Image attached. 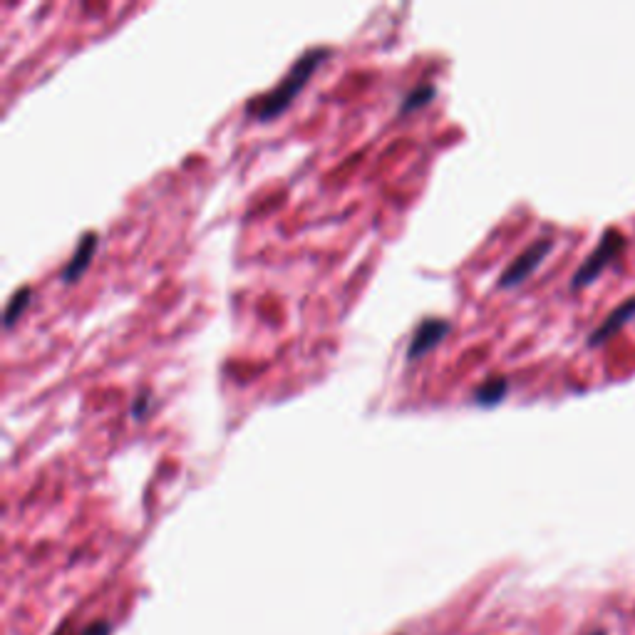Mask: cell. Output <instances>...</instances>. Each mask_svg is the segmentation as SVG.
<instances>
[{
  "instance_id": "cell-4",
  "label": "cell",
  "mask_w": 635,
  "mask_h": 635,
  "mask_svg": "<svg viewBox=\"0 0 635 635\" xmlns=\"http://www.w3.org/2000/svg\"><path fill=\"white\" fill-rule=\"evenodd\" d=\"M449 330H452V323L445 318L422 320L412 333L410 345H407V363H415V360H422L427 353H432L447 338Z\"/></svg>"
},
{
  "instance_id": "cell-2",
  "label": "cell",
  "mask_w": 635,
  "mask_h": 635,
  "mask_svg": "<svg viewBox=\"0 0 635 635\" xmlns=\"http://www.w3.org/2000/svg\"><path fill=\"white\" fill-rule=\"evenodd\" d=\"M626 246V239L621 236V231L616 229H608L606 234L601 236V241H598L596 249L588 254L586 261L578 266V271L573 273V281L571 286L573 288H581V286H588L591 281H596L598 273L606 268V263H611L613 258H616L618 254H621V249Z\"/></svg>"
},
{
  "instance_id": "cell-8",
  "label": "cell",
  "mask_w": 635,
  "mask_h": 635,
  "mask_svg": "<svg viewBox=\"0 0 635 635\" xmlns=\"http://www.w3.org/2000/svg\"><path fill=\"white\" fill-rule=\"evenodd\" d=\"M30 301H33V288L30 286H20L18 291L13 293V296L8 298V303H5V313H3V325L5 328H13L15 323H18L20 318L25 316V311H28Z\"/></svg>"
},
{
  "instance_id": "cell-7",
  "label": "cell",
  "mask_w": 635,
  "mask_h": 635,
  "mask_svg": "<svg viewBox=\"0 0 635 635\" xmlns=\"http://www.w3.org/2000/svg\"><path fill=\"white\" fill-rule=\"evenodd\" d=\"M507 392H509L507 378H489V380H484L482 385L477 387V390H474L472 400L482 407H494V405H499L504 397H507Z\"/></svg>"
},
{
  "instance_id": "cell-3",
  "label": "cell",
  "mask_w": 635,
  "mask_h": 635,
  "mask_svg": "<svg viewBox=\"0 0 635 635\" xmlns=\"http://www.w3.org/2000/svg\"><path fill=\"white\" fill-rule=\"evenodd\" d=\"M551 249H554V239H536L534 244L526 246V249L502 271V276H499V288H514L519 286V283H524L526 278L541 266V261L551 254Z\"/></svg>"
},
{
  "instance_id": "cell-9",
  "label": "cell",
  "mask_w": 635,
  "mask_h": 635,
  "mask_svg": "<svg viewBox=\"0 0 635 635\" xmlns=\"http://www.w3.org/2000/svg\"><path fill=\"white\" fill-rule=\"evenodd\" d=\"M435 95H437V87L430 85V82L412 87V90L405 95V100H402L400 115H410V112L420 110V107H425L427 102L435 100Z\"/></svg>"
},
{
  "instance_id": "cell-10",
  "label": "cell",
  "mask_w": 635,
  "mask_h": 635,
  "mask_svg": "<svg viewBox=\"0 0 635 635\" xmlns=\"http://www.w3.org/2000/svg\"><path fill=\"white\" fill-rule=\"evenodd\" d=\"M149 410H152V395H149V390H144L142 395L134 397V402H132V417H134V420H144Z\"/></svg>"
},
{
  "instance_id": "cell-1",
  "label": "cell",
  "mask_w": 635,
  "mask_h": 635,
  "mask_svg": "<svg viewBox=\"0 0 635 635\" xmlns=\"http://www.w3.org/2000/svg\"><path fill=\"white\" fill-rule=\"evenodd\" d=\"M330 55H333V50L330 48L306 50V53H303L301 58L291 65V70L286 72V77H283L273 90H268L266 95L249 100V105H246V115L258 122L276 120L278 115H283V112L293 105L298 92L308 85L313 72H316L318 67L330 58Z\"/></svg>"
},
{
  "instance_id": "cell-11",
  "label": "cell",
  "mask_w": 635,
  "mask_h": 635,
  "mask_svg": "<svg viewBox=\"0 0 635 635\" xmlns=\"http://www.w3.org/2000/svg\"><path fill=\"white\" fill-rule=\"evenodd\" d=\"M112 633V626L107 621H95L90 623V626L85 628L80 635H110Z\"/></svg>"
},
{
  "instance_id": "cell-6",
  "label": "cell",
  "mask_w": 635,
  "mask_h": 635,
  "mask_svg": "<svg viewBox=\"0 0 635 635\" xmlns=\"http://www.w3.org/2000/svg\"><path fill=\"white\" fill-rule=\"evenodd\" d=\"M633 313H635V296H633V298H626V301H623V303H618V306L613 308V311L608 313L606 318H603V323L598 325L596 330H593L591 338H588V343L596 345V343H601V340H606L608 335H611L613 330L621 328V325L626 323V320L631 318Z\"/></svg>"
},
{
  "instance_id": "cell-12",
  "label": "cell",
  "mask_w": 635,
  "mask_h": 635,
  "mask_svg": "<svg viewBox=\"0 0 635 635\" xmlns=\"http://www.w3.org/2000/svg\"><path fill=\"white\" fill-rule=\"evenodd\" d=\"M593 635H603V633H593Z\"/></svg>"
},
{
  "instance_id": "cell-5",
  "label": "cell",
  "mask_w": 635,
  "mask_h": 635,
  "mask_svg": "<svg viewBox=\"0 0 635 635\" xmlns=\"http://www.w3.org/2000/svg\"><path fill=\"white\" fill-rule=\"evenodd\" d=\"M97 246H100V236H97L95 231H87V234H82V239L77 241L75 251H72L70 261L65 263L63 273H60V281H63L65 286H72V283H77L82 276H85V271L90 268L92 258H95Z\"/></svg>"
}]
</instances>
